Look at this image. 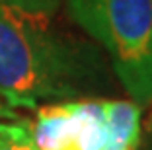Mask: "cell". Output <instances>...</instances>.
<instances>
[{"instance_id":"obj_1","label":"cell","mask_w":152,"mask_h":150,"mask_svg":"<svg viewBox=\"0 0 152 150\" xmlns=\"http://www.w3.org/2000/svg\"><path fill=\"white\" fill-rule=\"evenodd\" d=\"M98 88L90 51L64 37L45 10L0 0V102L6 107L35 109Z\"/></svg>"},{"instance_id":"obj_2","label":"cell","mask_w":152,"mask_h":150,"mask_svg":"<svg viewBox=\"0 0 152 150\" xmlns=\"http://www.w3.org/2000/svg\"><path fill=\"white\" fill-rule=\"evenodd\" d=\"M68 14L109 55L139 105L152 102V0H68Z\"/></svg>"},{"instance_id":"obj_3","label":"cell","mask_w":152,"mask_h":150,"mask_svg":"<svg viewBox=\"0 0 152 150\" xmlns=\"http://www.w3.org/2000/svg\"><path fill=\"white\" fill-rule=\"evenodd\" d=\"M29 132L39 150H72L76 135L74 100L39 105Z\"/></svg>"},{"instance_id":"obj_4","label":"cell","mask_w":152,"mask_h":150,"mask_svg":"<svg viewBox=\"0 0 152 150\" xmlns=\"http://www.w3.org/2000/svg\"><path fill=\"white\" fill-rule=\"evenodd\" d=\"M0 150H39L29 127L12 119H0Z\"/></svg>"},{"instance_id":"obj_5","label":"cell","mask_w":152,"mask_h":150,"mask_svg":"<svg viewBox=\"0 0 152 150\" xmlns=\"http://www.w3.org/2000/svg\"><path fill=\"white\" fill-rule=\"evenodd\" d=\"M139 150H152V119L146 125V135L142 137V142H140Z\"/></svg>"},{"instance_id":"obj_6","label":"cell","mask_w":152,"mask_h":150,"mask_svg":"<svg viewBox=\"0 0 152 150\" xmlns=\"http://www.w3.org/2000/svg\"><path fill=\"white\" fill-rule=\"evenodd\" d=\"M18 115H16V111H12L10 107H6L4 103L0 102V119H16Z\"/></svg>"},{"instance_id":"obj_7","label":"cell","mask_w":152,"mask_h":150,"mask_svg":"<svg viewBox=\"0 0 152 150\" xmlns=\"http://www.w3.org/2000/svg\"><path fill=\"white\" fill-rule=\"evenodd\" d=\"M23 2H26V0H23Z\"/></svg>"}]
</instances>
